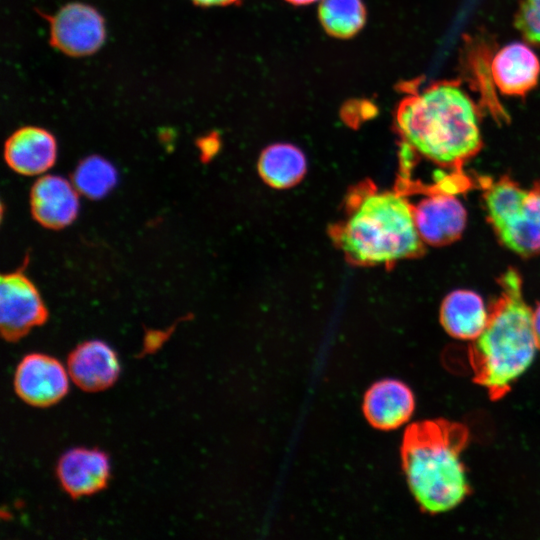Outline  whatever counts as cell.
Listing matches in <instances>:
<instances>
[{
  "mask_svg": "<svg viewBox=\"0 0 540 540\" xmlns=\"http://www.w3.org/2000/svg\"><path fill=\"white\" fill-rule=\"evenodd\" d=\"M58 480L71 497L92 495L104 489L110 477V462L98 449L73 448L57 463Z\"/></svg>",
  "mask_w": 540,
  "mask_h": 540,
  "instance_id": "7c38bea8",
  "label": "cell"
},
{
  "mask_svg": "<svg viewBox=\"0 0 540 540\" xmlns=\"http://www.w3.org/2000/svg\"><path fill=\"white\" fill-rule=\"evenodd\" d=\"M533 326L538 349H540V304L533 311Z\"/></svg>",
  "mask_w": 540,
  "mask_h": 540,
  "instance_id": "7402d4cb",
  "label": "cell"
},
{
  "mask_svg": "<svg viewBox=\"0 0 540 540\" xmlns=\"http://www.w3.org/2000/svg\"><path fill=\"white\" fill-rule=\"evenodd\" d=\"M417 231L425 244L445 246L463 234L467 212L455 194L431 192L413 205Z\"/></svg>",
  "mask_w": 540,
  "mask_h": 540,
  "instance_id": "9c48e42d",
  "label": "cell"
},
{
  "mask_svg": "<svg viewBox=\"0 0 540 540\" xmlns=\"http://www.w3.org/2000/svg\"><path fill=\"white\" fill-rule=\"evenodd\" d=\"M47 310L32 281L19 272L3 275L0 284V326L9 341L45 322Z\"/></svg>",
  "mask_w": 540,
  "mask_h": 540,
  "instance_id": "52a82bcc",
  "label": "cell"
},
{
  "mask_svg": "<svg viewBox=\"0 0 540 540\" xmlns=\"http://www.w3.org/2000/svg\"><path fill=\"white\" fill-rule=\"evenodd\" d=\"M69 378L67 367L56 358L31 353L24 356L16 367L14 388L27 404L48 407L67 394Z\"/></svg>",
  "mask_w": 540,
  "mask_h": 540,
  "instance_id": "ba28073f",
  "label": "cell"
},
{
  "mask_svg": "<svg viewBox=\"0 0 540 540\" xmlns=\"http://www.w3.org/2000/svg\"><path fill=\"white\" fill-rule=\"evenodd\" d=\"M304 153L288 143L273 144L261 153L258 171L262 179L278 189L289 188L298 183L306 172Z\"/></svg>",
  "mask_w": 540,
  "mask_h": 540,
  "instance_id": "e0dca14e",
  "label": "cell"
},
{
  "mask_svg": "<svg viewBox=\"0 0 540 540\" xmlns=\"http://www.w3.org/2000/svg\"><path fill=\"white\" fill-rule=\"evenodd\" d=\"M318 14L324 30L341 39L355 36L366 22L362 0H322Z\"/></svg>",
  "mask_w": 540,
  "mask_h": 540,
  "instance_id": "ac0fdd59",
  "label": "cell"
},
{
  "mask_svg": "<svg viewBox=\"0 0 540 540\" xmlns=\"http://www.w3.org/2000/svg\"><path fill=\"white\" fill-rule=\"evenodd\" d=\"M415 408L411 389L396 379L374 383L365 393L363 413L368 422L380 430H393L406 423Z\"/></svg>",
  "mask_w": 540,
  "mask_h": 540,
  "instance_id": "9a60e30c",
  "label": "cell"
},
{
  "mask_svg": "<svg viewBox=\"0 0 540 540\" xmlns=\"http://www.w3.org/2000/svg\"><path fill=\"white\" fill-rule=\"evenodd\" d=\"M117 179V171L112 163L97 155L83 159L72 175V182L79 194L90 199H100L109 194Z\"/></svg>",
  "mask_w": 540,
  "mask_h": 540,
  "instance_id": "d6986e66",
  "label": "cell"
},
{
  "mask_svg": "<svg viewBox=\"0 0 540 540\" xmlns=\"http://www.w3.org/2000/svg\"><path fill=\"white\" fill-rule=\"evenodd\" d=\"M67 370L72 381L88 392L103 391L119 377L120 362L114 349L101 340H89L68 356Z\"/></svg>",
  "mask_w": 540,
  "mask_h": 540,
  "instance_id": "8fae6325",
  "label": "cell"
},
{
  "mask_svg": "<svg viewBox=\"0 0 540 540\" xmlns=\"http://www.w3.org/2000/svg\"><path fill=\"white\" fill-rule=\"evenodd\" d=\"M4 158L8 166L24 176H42L57 159V142L46 129L25 126L5 142Z\"/></svg>",
  "mask_w": 540,
  "mask_h": 540,
  "instance_id": "4fadbf2b",
  "label": "cell"
},
{
  "mask_svg": "<svg viewBox=\"0 0 540 540\" xmlns=\"http://www.w3.org/2000/svg\"><path fill=\"white\" fill-rule=\"evenodd\" d=\"M286 1L294 5H306V4L315 2L317 0H286Z\"/></svg>",
  "mask_w": 540,
  "mask_h": 540,
  "instance_id": "603a6c76",
  "label": "cell"
},
{
  "mask_svg": "<svg viewBox=\"0 0 540 540\" xmlns=\"http://www.w3.org/2000/svg\"><path fill=\"white\" fill-rule=\"evenodd\" d=\"M194 4L199 6H226L231 4H237L241 0H191Z\"/></svg>",
  "mask_w": 540,
  "mask_h": 540,
  "instance_id": "44dd1931",
  "label": "cell"
},
{
  "mask_svg": "<svg viewBox=\"0 0 540 540\" xmlns=\"http://www.w3.org/2000/svg\"><path fill=\"white\" fill-rule=\"evenodd\" d=\"M335 236L346 256L362 265L393 264L424 252L412 204L401 191L366 188L357 193Z\"/></svg>",
  "mask_w": 540,
  "mask_h": 540,
  "instance_id": "277c9868",
  "label": "cell"
},
{
  "mask_svg": "<svg viewBox=\"0 0 540 540\" xmlns=\"http://www.w3.org/2000/svg\"><path fill=\"white\" fill-rule=\"evenodd\" d=\"M498 283L500 294L488 310L486 326L469 349L473 379L492 400L506 395L531 365L538 349L533 310L523 297L519 272L507 269Z\"/></svg>",
  "mask_w": 540,
  "mask_h": 540,
  "instance_id": "7a4b0ae2",
  "label": "cell"
},
{
  "mask_svg": "<svg viewBox=\"0 0 540 540\" xmlns=\"http://www.w3.org/2000/svg\"><path fill=\"white\" fill-rule=\"evenodd\" d=\"M79 195L72 180L52 174L39 176L30 193L32 215L44 227L64 228L78 215Z\"/></svg>",
  "mask_w": 540,
  "mask_h": 540,
  "instance_id": "30bf717a",
  "label": "cell"
},
{
  "mask_svg": "<svg viewBox=\"0 0 540 540\" xmlns=\"http://www.w3.org/2000/svg\"><path fill=\"white\" fill-rule=\"evenodd\" d=\"M487 219L499 241L523 257L540 253V180L526 189L508 176L480 178Z\"/></svg>",
  "mask_w": 540,
  "mask_h": 540,
  "instance_id": "5b68a950",
  "label": "cell"
},
{
  "mask_svg": "<svg viewBox=\"0 0 540 540\" xmlns=\"http://www.w3.org/2000/svg\"><path fill=\"white\" fill-rule=\"evenodd\" d=\"M515 27L526 42L540 45V0H520Z\"/></svg>",
  "mask_w": 540,
  "mask_h": 540,
  "instance_id": "ffe728a7",
  "label": "cell"
},
{
  "mask_svg": "<svg viewBox=\"0 0 540 540\" xmlns=\"http://www.w3.org/2000/svg\"><path fill=\"white\" fill-rule=\"evenodd\" d=\"M491 74L500 93L523 97L538 83L540 61L529 45L513 42L499 49L492 57Z\"/></svg>",
  "mask_w": 540,
  "mask_h": 540,
  "instance_id": "5bb4252c",
  "label": "cell"
},
{
  "mask_svg": "<svg viewBox=\"0 0 540 540\" xmlns=\"http://www.w3.org/2000/svg\"><path fill=\"white\" fill-rule=\"evenodd\" d=\"M468 441L465 425L444 419L413 423L406 429L401 446L403 470L423 511H449L469 494L461 461Z\"/></svg>",
  "mask_w": 540,
  "mask_h": 540,
  "instance_id": "3957f363",
  "label": "cell"
},
{
  "mask_svg": "<svg viewBox=\"0 0 540 540\" xmlns=\"http://www.w3.org/2000/svg\"><path fill=\"white\" fill-rule=\"evenodd\" d=\"M48 19L51 45L69 56L93 54L105 40L104 20L89 5L69 3Z\"/></svg>",
  "mask_w": 540,
  "mask_h": 540,
  "instance_id": "8992f818",
  "label": "cell"
},
{
  "mask_svg": "<svg viewBox=\"0 0 540 540\" xmlns=\"http://www.w3.org/2000/svg\"><path fill=\"white\" fill-rule=\"evenodd\" d=\"M479 108L458 80L410 92L395 113L401 157L419 156L439 168L450 193L470 187L463 166L482 148Z\"/></svg>",
  "mask_w": 540,
  "mask_h": 540,
  "instance_id": "6da1fadb",
  "label": "cell"
},
{
  "mask_svg": "<svg viewBox=\"0 0 540 540\" xmlns=\"http://www.w3.org/2000/svg\"><path fill=\"white\" fill-rule=\"evenodd\" d=\"M488 310L479 294L471 290L449 293L440 307V323L454 338L475 340L484 330Z\"/></svg>",
  "mask_w": 540,
  "mask_h": 540,
  "instance_id": "2e32d148",
  "label": "cell"
}]
</instances>
